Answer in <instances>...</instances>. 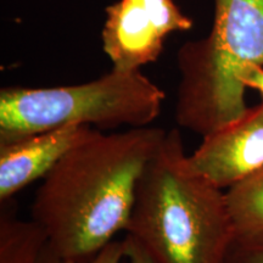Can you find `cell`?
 <instances>
[{"mask_svg":"<svg viewBox=\"0 0 263 263\" xmlns=\"http://www.w3.org/2000/svg\"><path fill=\"white\" fill-rule=\"evenodd\" d=\"M192 27L173 0H118L106 8L103 50L112 68L140 70L159 59L171 33Z\"/></svg>","mask_w":263,"mask_h":263,"instance_id":"5","label":"cell"},{"mask_svg":"<svg viewBox=\"0 0 263 263\" xmlns=\"http://www.w3.org/2000/svg\"><path fill=\"white\" fill-rule=\"evenodd\" d=\"M226 199L235 239L263 240V170L229 188Z\"/></svg>","mask_w":263,"mask_h":263,"instance_id":"9","label":"cell"},{"mask_svg":"<svg viewBox=\"0 0 263 263\" xmlns=\"http://www.w3.org/2000/svg\"><path fill=\"white\" fill-rule=\"evenodd\" d=\"M126 232L155 263H224L235 239L226 193L192 168L178 129L141 174Z\"/></svg>","mask_w":263,"mask_h":263,"instance_id":"2","label":"cell"},{"mask_svg":"<svg viewBox=\"0 0 263 263\" xmlns=\"http://www.w3.org/2000/svg\"><path fill=\"white\" fill-rule=\"evenodd\" d=\"M47 245L44 232L32 221L18 218L14 200L0 209V263H41Z\"/></svg>","mask_w":263,"mask_h":263,"instance_id":"8","label":"cell"},{"mask_svg":"<svg viewBox=\"0 0 263 263\" xmlns=\"http://www.w3.org/2000/svg\"><path fill=\"white\" fill-rule=\"evenodd\" d=\"M164 91L140 70L112 68L87 83L0 90V141L66 126L99 130L150 126Z\"/></svg>","mask_w":263,"mask_h":263,"instance_id":"4","label":"cell"},{"mask_svg":"<svg viewBox=\"0 0 263 263\" xmlns=\"http://www.w3.org/2000/svg\"><path fill=\"white\" fill-rule=\"evenodd\" d=\"M126 250L127 246L124 239L114 240L93 257L83 259V261H73V259L60 257L45 245L41 263H122L123 259H126Z\"/></svg>","mask_w":263,"mask_h":263,"instance_id":"10","label":"cell"},{"mask_svg":"<svg viewBox=\"0 0 263 263\" xmlns=\"http://www.w3.org/2000/svg\"><path fill=\"white\" fill-rule=\"evenodd\" d=\"M167 132L133 127L97 129L52 167L35 192L32 221L60 257H93L126 230L141 174Z\"/></svg>","mask_w":263,"mask_h":263,"instance_id":"1","label":"cell"},{"mask_svg":"<svg viewBox=\"0 0 263 263\" xmlns=\"http://www.w3.org/2000/svg\"><path fill=\"white\" fill-rule=\"evenodd\" d=\"M176 121L207 136L249 110L240 73L263 66V0H215L211 32L179 49Z\"/></svg>","mask_w":263,"mask_h":263,"instance_id":"3","label":"cell"},{"mask_svg":"<svg viewBox=\"0 0 263 263\" xmlns=\"http://www.w3.org/2000/svg\"><path fill=\"white\" fill-rule=\"evenodd\" d=\"M97 130L89 126H66L42 133L0 141V202L38 179L78 143Z\"/></svg>","mask_w":263,"mask_h":263,"instance_id":"7","label":"cell"},{"mask_svg":"<svg viewBox=\"0 0 263 263\" xmlns=\"http://www.w3.org/2000/svg\"><path fill=\"white\" fill-rule=\"evenodd\" d=\"M188 160L195 172L222 190L263 170V101L235 122L203 136Z\"/></svg>","mask_w":263,"mask_h":263,"instance_id":"6","label":"cell"},{"mask_svg":"<svg viewBox=\"0 0 263 263\" xmlns=\"http://www.w3.org/2000/svg\"><path fill=\"white\" fill-rule=\"evenodd\" d=\"M240 81L245 88L257 90L263 98V66L251 65L240 73Z\"/></svg>","mask_w":263,"mask_h":263,"instance_id":"12","label":"cell"},{"mask_svg":"<svg viewBox=\"0 0 263 263\" xmlns=\"http://www.w3.org/2000/svg\"><path fill=\"white\" fill-rule=\"evenodd\" d=\"M224 263H263V240H234Z\"/></svg>","mask_w":263,"mask_h":263,"instance_id":"11","label":"cell"},{"mask_svg":"<svg viewBox=\"0 0 263 263\" xmlns=\"http://www.w3.org/2000/svg\"><path fill=\"white\" fill-rule=\"evenodd\" d=\"M126 241V261L127 263H155L154 259L150 257L149 254L141 246L134 241L133 239L124 238Z\"/></svg>","mask_w":263,"mask_h":263,"instance_id":"13","label":"cell"}]
</instances>
